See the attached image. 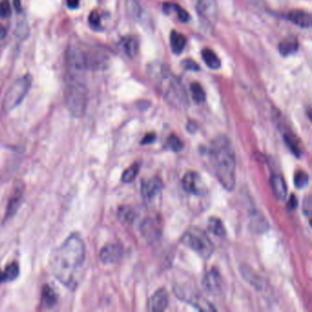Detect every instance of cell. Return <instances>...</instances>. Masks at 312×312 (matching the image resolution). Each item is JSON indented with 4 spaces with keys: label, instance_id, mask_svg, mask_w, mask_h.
Instances as JSON below:
<instances>
[{
    "label": "cell",
    "instance_id": "484cf974",
    "mask_svg": "<svg viewBox=\"0 0 312 312\" xmlns=\"http://www.w3.org/2000/svg\"><path fill=\"white\" fill-rule=\"evenodd\" d=\"M120 46L124 53L128 57H134L137 51V42L133 37H125L120 41Z\"/></svg>",
    "mask_w": 312,
    "mask_h": 312
},
{
    "label": "cell",
    "instance_id": "d6a6232c",
    "mask_svg": "<svg viewBox=\"0 0 312 312\" xmlns=\"http://www.w3.org/2000/svg\"><path fill=\"white\" fill-rule=\"evenodd\" d=\"M89 23L91 25V27L95 30H97L100 28L101 26V16L99 15V13L95 10L92 11L91 14L89 15Z\"/></svg>",
    "mask_w": 312,
    "mask_h": 312
},
{
    "label": "cell",
    "instance_id": "ab89813d",
    "mask_svg": "<svg viewBox=\"0 0 312 312\" xmlns=\"http://www.w3.org/2000/svg\"><path fill=\"white\" fill-rule=\"evenodd\" d=\"M6 36H7V29L4 26L0 25V40L5 39Z\"/></svg>",
    "mask_w": 312,
    "mask_h": 312
},
{
    "label": "cell",
    "instance_id": "2e32d148",
    "mask_svg": "<svg viewBox=\"0 0 312 312\" xmlns=\"http://www.w3.org/2000/svg\"><path fill=\"white\" fill-rule=\"evenodd\" d=\"M281 131H282L284 140H285L286 144L288 145L289 149L293 152L296 157H300L303 153V148H302V145H301V142L299 141L298 137L290 129H288L286 127H282Z\"/></svg>",
    "mask_w": 312,
    "mask_h": 312
},
{
    "label": "cell",
    "instance_id": "7a4b0ae2",
    "mask_svg": "<svg viewBox=\"0 0 312 312\" xmlns=\"http://www.w3.org/2000/svg\"><path fill=\"white\" fill-rule=\"evenodd\" d=\"M209 159L219 182L225 190L232 191L235 186V155L226 136H218L209 146Z\"/></svg>",
    "mask_w": 312,
    "mask_h": 312
},
{
    "label": "cell",
    "instance_id": "7c38bea8",
    "mask_svg": "<svg viewBox=\"0 0 312 312\" xmlns=\"http://www.w3.org/2000/svg\"><path fill=\"white\" fill-rule=\"evenodd\" d=\"M23 193H24V185L22 184V182H19V181L16 182V186L11 194V197L8 200V207H7L6 215H5L6 220L12 218L16 213L17 209L21 204Z\"/></svg>",
    "mask_w": 312,
    "mask_h": 312
},
{
    "label": "cell",
    "instance_id": "277c9868",
    "mask_svg": "<svg viewBox=\"0 0 312 312\" xmlns=\"http://www.w3.org/2000/svg\"><path fill=\"white\" fill-rule=\"evenodd\" d=\"M149 74L168 101L178 105L187 104L188 100L182 84L168 68L161 64H153L149 68Z\"/></svg>",
    "mask_w": 312,
    "mask_h": 312
},
{
    "label": "cell",
    "instance_id": "8fae6325",
    "mask_svg": "<svg viewBox=\"0 0 312 312\" xmlns=\"http://www.w3.org/2000/svg\"><path fill=\"white\" fill-rule=\"evenodd\" d=\"M168 305V295L165 288L158 289L148 302V311L152 312H164Z\"/></svg>",
    "mask_w": 312,
    "mask_h": 312
},
{
    "label": "cell",
    "instance_id": "5bb4252c",
    "mask_svg": "<svg viewBox=\"0 0 312 312\" xmlns=\"http://www.w3.org/2000/svg\"><path fill=\"white\" fill-rule=\"evenodd\" d=\"M162 187L163 184L160 178L153 177L142 182L141 194L145 200H153L160 194Z\"/></svg>",
    "mask_w": 312,
    "mask_h": 312
},
{
    "label": "cell",
    "instance_id": "74e56055",
    "mask_svg": "<svg viewBox=\"0 0 312 312\" xmlns=\"http://www.w3.org/2000/svg\"><path fill=\"white\" fill-rule=\"evenodd\" d=\"M297 204L298 203H297V199H296V196L294 194H292L288 200V208L291 211H294L297 207Z\"/></svg>",
    "mask_w": 312,
    "mask_h": 312
},
{
    "label": "cell",
    "instance_id": "44dd1931",
    "mask_svg": "<svg viewBox=\"0 0 312 312\" xmlns=\"http://www.w3.org/2000/svg\"><path fill=\"white\" fill-rule=\"evenodd\" d=\"M117 217L123 224H132L136 220V210L130 205H122L117 210Z\"/></svg>",
    "mask_w": 312,
    "mask_h": 312
},
{
    "label": "cell",
    "instance_id": "4fadbf2b",
    "mask_svg": "<svg viewBox=\"0 0 312 312\" xmlns=\"http://www.w3.org/2000/svg\"><path fill=\"white\" fill-rule=\"evenodd\" d=\"M124 250L118 244H109L104 246L100 252V259L104 264L116 263L123 256Z\"/></svg>",
    "mask_w": 312,
    "mask_h": 312
},
{
    "label": "cell",
    "instance_id": "f35d334b",
    "mask_svg": "<svg viewBox=\"0 0 312 312\" xmlns=\"http://www.w3.org/2000/svg\"><path fill=\"white\" fill-rule=\"evenodd\" d=\"M66 4L68 6V8L71 9H75L78 8L79 4H80V0H66Z\"/></svg>",
    "mask_w": 312,
    "mask_h": 312
},
{
    "label": "cell",
    "instance_id": "6da1fadb",
    "mask_svg": "<svg viewBox=\"0 0 312 312\" xmlns=\"http://www.w3.org/2000/svg\"><path fill=\"white\" fill-rule=\"evenodd\" d=\"M85 246L79 233L73 232L55 249L50 257V269L65 288L75 290L83 276Z\"/></svg>",
    "mask_w": 312,
    "mask_h": 312
},
{
    "label": "cell",
    "instance_id": "836d02e7",
    "mask_svg": "<svg viewBox=\"0 0 312 312\" xmlns=\"http://www.w3.org/2000/svg\"><path fill=\"white\" fill-rule=\"evenodd\" d=\"M11 15V8L8 0H2L0 2V17L7 18Z\"/></svg>",
    "mask_w": 312,
    "mask_h": 312
},
{
    "label": "cell",
    "instance_id": "8d00e7d4",
    "mask_svg": "<svg viewBox=\"0 0 312 312\" xmlns=\"http://www.w3.org/2000/svg\"><path fill=\"white\" fill-rule=\"evenodd\" d=\"M304 213L306 216H308L309 219H311L312 216V200H311V196H309L306 200H304Z\"/></svg>",
    "mask_w": 312,
    "mask_h": 312
},
{
    "label": "cell",
    "instance_id": "d6986e66",
    "mask_svg": "<svg viewBox=\"0 0 312 312\" xmlns=\"http://www.w3.org/2000/svg\"><path fill=\"white\" fill-rule=\"evenodd\" d=\"M170 47L173 53L175 54H180L182 52L184 49L186 43H187V39L183 34L172 31L170 33Z\"/></svg>",
    "mask_w": 312,
    "mask_h": 312
},
{
    "label": "cell",
    "instance_id": "83f0119b",
    "mask_svg": "<svg viewBox=\"0 0 312 312\" xmlns=\"http://www.w3.org/2000/svg\"><path fill=\"white\" fill-rule=\"evenodd\" d=\"M139 169H140V163L138 162H136L134 163L133 165H131L129 168H127L123 175H122V181L125 182V183H130V182H133L135 181L136 176L138 175V172H139Z\"/></svg>",
    "mask_w": 312,
    "mask_h": 312
},
{
    "label": "cell",
    "instance_id": "f546056e",
    "mask_svg": "<svg viewBox=\"0 0 312 312\" xmlns=\"http://www.w3.org/2000/svg\"><path fill=\"white\" fill-rule=\"evenodd\" d=\"M183 147L184 145L182 141L176 135H170L165 143V148L173 152H179L182 150Z\"/></svg>",
    "mask_w": 312,
    "mask_h": 312
},
{
    "label": "cell",
    "instance_id": "52a82bcc",
    "mask_svg": "<svg viewBox=\"0 0 312 312\" xmlns=\"http://www.w3.org/2000/svg\"><path fill=\"white\" fill-rule=\"evenodd\" d=\"M32 83V75L28 73L18 78L11 85V87L8 89L3 102V108L6 112H10L21 104V102L24 100L25 96L28 95Z\"/></svg>",
    "mask_w": 312,
    "mask_h": 312
},
{
    "label": "cell",
    "instance_id": "ffe728a7",
    "mask_svg": "<svg viewBox=\"0 0 312 312\" xmlns=\"http://www.w3.org/2000/svg\"><path fill=\"white\" fill-rule=\"evenodd\" d=\"M19 275V266L16 262L8 264L3 271H0V283L11 282L17 279Z\"/></svg>",
    "mask_w": 312,
    "mask_h": 312
},
{
    "label": "cell",
    "instance_id": "1f68e13d",
    "mask_svg": "<svg viewBox=\"0 0 312 312\" xmlns=\"http://www.w3.org/2000/svg\"><path fill=\"white\" fill-rule=\"evenodd\" d=\"M310 178L303 170H297L294 176V184L297 189H303L307 185L309 184Z\"/></svg>",
    "mask_w": 312,
    "mask_h": 312
},
{
    "label": "cell",
    "instance_id": "4dcf8cb0",
    "mask_svg": "<svg viewBox=\"0 0 312 312\" xmlns=\"http://www.w3.org/2000/svg\"><path fill=\"white\" fill-rule=\"evenodd\" d=\"M191 92H192V99L197 104H202L205 101L206 95L200 83L193 82L191 85Z\"/></svg>",
    "mask_w": 312,
    "mask_h": 312
},
{
    "label": "cell",
    "instance_id": "9a60e30c",
    "mask_svg": "<svg viewBox=\"0 0 312 312\" xmlns=\"http://www.w3.org/2000/svg\"><path fill=\"white\" fill-rule=\"evenodd\" d=\"M177 295L179 296V298H181L182 300H184L186 302L192 304V306L196 307V309H198L199 311H207V312H213L215 311V309L212 306L211 303H209L208 301L204 298H200L201 296L199 295H187L183 291H181V289L176 290Z\"/></svg>",
    "mask_w": 312,
    "mask_h": 312
},
{
    "label": "cell",
    "instance_id": "60d3db41",
    "mask_svg": "<svg viewBox=\"0 0 312 312\" xmlns=\"http://www.w3.org/2000/svg\"><path fill=\"white\" fill-rule=\"evenodd\" d=\"M14 1V7L16 8L17 12L21 11V0H13Z\"/></svg>",
    "mask_w": 312,
    "mask_h": 312
},
{
    "label": "cell",
    "instance_id": "ba28073f",
    "mask_svg": "<svg viewBox=\"0 0 312 312\" xmlns=\"http://www.w3.org/2000/svg\"><path fill=\"white\" fill-rule=\"evenodd\" d=\"M182 186L186 192L193 195L201 196L206 192L201 177L195 171H189L185 174L182 179Z\"/></svg>",
    "mask_w": 312,
    "mask_h": 312
},
{
    "label": "cell",
    "instance_id": "ac0fdd59",
    "mask_svg": "<svg viewBox=\"0 0 312 312\" xmlns=\"http://www.w3.org/2000/svg\"><path fill=\"white\" fill-rule=\"evenodd\" d=\"M286 16L289 21L301 28H310L312 25L311 14L303 10H293Z\"/></svg>",
    "mask_w": 312,
    "mask_h": 312
},
{
    "label": "cell",
    "instance_id": "e0dca14e",
    "mask_svg": "<svg viewBox=\"0 0 312 312\" xmlns=\"http://www.w3.org/2000/svg\"><path fill=\"white\" fill-rule=\"evenodd\" d=\"M272 191L277 200H284L288 195V187L284 178L280 174H274L271 178Z\"/></svg>",
    "mask_w": 312,
    "mask_h": 312
},
{
    "label": "cell",
    "instance_id": "3957f363",
    "mask_svg": "<svg viewBox=\"0 0 312 312\" xmlns=\"http://www.w3.org/2000/svg\"><path fill=\"white\" fill-rule=\"evenodd\" d=\"M107 57L97 49L72 45L66 50V64L72 72L93 71L103 68Z\"/></svg>",
    "mask_w": 312,
    "mask_h": 312
},
{
    "label": "cell",
    "instance_id": "5b68a950",
    "mask_svg": "<svg viewBox=\"0 0 312 312\" xmlns=\"http://www.w3.org/2000/svg\"><path fill=\"white\" fill-rule=\"evenodd\" d=\"M65 104L74 117H82L86 111L88 89L74 73H68L64 88Z\"/></svg>",
    "mask_w": 312,
    "mask_h": 312
},
{
    "label": "cell",
    "instance_id": "603a6c76",
    "mask_svg": "<svg viewBox=\"0 0 312 312\" xmlns=\"http://www.w3.org/2000/svg\"><path fill=\"white\" fill-rule=\"evenodd\" d=\"M41 300H42V304L46 309H51L52 307H54L58 301V297L54 289L50 288L48 285L44 286V288L42 289Z\"/></svg>",
    "mask_w": 312,
    "mask_h": 312
},
{
    "label": "cell",
    "instance_id": "e575fe53",
    "mask_svg": "<svg viewBox=\"0 0 312 312\" xmlns=\"http://www.w3.org/2000/svg\"><path fill=\"white\" fill-rule=\"evenodd\" d=\"M183 66L186 69L191 70V71H199L200 70V66L198 65V64L191 59H186L183 62Z\"/></svg>",
    "mask_w": 312,
    "mask_h": 312
},
{
    "label": "cell",
    "instance_id": "8992f818",
    "mask_svg": "<svg viewBox=\"0 0 312 312\" xmlns=\"http://www.w3.org/2000/svg\"><path fill=\"white\" fill-rule=\"evenodd\" d=\"M181 242L203 259H209L214 253V245L207 233L198 227H191L182 234Z\"/></svg>",
    "mask_w": 312,
    "mask_h": 312
},
{
    "label": "cell",
    "instance_id": "4316f807",
    "mask_svg": "<svg viewBox=\"0 0 312 312\" xmlns=\"http://www.w3.org/2000/svg\"><path fill=\"white\" fill-rule=\"evenodd\" d=\"M208 230L218 237H224L226 230L222 220L217 217H211L208 220Z\"/></svg>",
    "mask_w": 312,
    "mask_h": 312
},
{
    "label": "cell",
    "instance_id": "cb8c5ba5",
    "mask_svg": "<svg viewBox=\"0 0 312 312\" xmlns=\"http://www.w3.org/2000/svg\"><path fill=\"white\" fill-rule=\"evenodd\" d=\"M201 56L205 64L211 69H218L221 66V61L216 53L211 49H203L201 51Z\"/></svg>",
    "mask_w": 312,
    "mask_h": 312
},
{
    "label": "cell",
    "instance_id": "30bf717a",
    "mask_svg": "<svg viewBox=\"0 0 312 312\" xmlns=\"http://www.w3.org/2000/svg\"><path fill=\"white\" fill-rule=\"evenodd\" d=\"M222 277L216 268H213L206 273L202 279V286L210 294H218L222 290Z\"/></svg>",
    "mask_w": 312,
    "mask_h": 312
},
{
    "label": "cell",
    "instance_id": "7402d4cb",
    "mask_svg": "<svg viewBox=\"0 0 312 312\" xmlns=\"http://www.w3.org/2000/svg\"><path fill=\"white\" fill-rule=\"evenodd\" d=\"M250 226L254 232L259 233L264 232L269 229V224L259 213H254V214L251 217Z\"/></svg>",
    "mask_w": 312,
    "mask_h": 312
},
{
    "label": "cell",
    "instance_id": "b9f144b4",
    "mask_svg": "<svg viewBox=\"0 0 312 312\" xmlns=\"http://www.w3.org/2000/svg\"><path fill=\"white\" fill-rule=\"evenodd\" d=\"M197 1H199V0H197Z\"/></svg>",
    "mask_w": 312,
    "mask_h": 312
},
{
    "label": "cell",
    "instance_id": "f1b7e54d",
    "mask_svg": "<svg viewBox=\"0 0 312 312\" xmlns=\"http://www.w3.org/2000/svg\"><path fill=\"white\" fill-rule=\"evenodd\" d=\"M164 10L166 12H168V13H169L170 11L176 12L177 16L179 17V19L181 21H182V22H187L188 19H189L188 12L181 7L176 5V4H169V3L164 4Z\"/></svg>",
    "mask_w": 312,
    "mask_h": 312
},
{
    "label": "cell",
    "instance_id": "d590c367",
    "mask_svg": "<svg viewBox=\"0 0 312 312\" xmlns=\"http://www.w3.org/2000/svg\"><path fill=\"white\" fill-rule=\"evenodd\" d=\"M157 139V135L156 133L154 132H150V133H148L146 136L143 137V139L141 140L140 144L141 145H149L152 144Z\"/></svg>",
    "mask_w": 312,
    "mask_h": 312
},
{
    "label": "cell",
    "instance_id": "9c48e42d",
    "mask_svg": "<svg viewBox=\"0 0 312 312\" xmlns=\"http://www.w3.org/2000/svg\"><path fill=\"white\" fill-rule=\"evenodd\" d=\"M140 231L146 240L153 242L158 240L162 232V224L158 217H148L140 226Z\"/></svg>",
    "mask_w": 312,
    "mask_h": 312
},
{
    "label": "cell",
    "instance_id": "d4e9b609",
    "mask_svg": "<svg viewBox=\"0 0 312 312\" xmlns=\"http://www.w3.org/2000/svg\"><path fill=\"white\" fill-rule=\"evenodd\" d=\"M298 49V42L295 38H288L279 43V49L283 56H288L296 52Z\"/></svg>",
    "mask_w": 312,
    "mask_h": 312
}]
</instances>
